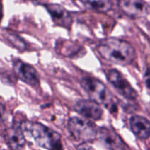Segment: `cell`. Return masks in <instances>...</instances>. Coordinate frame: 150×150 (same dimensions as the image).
Listing matches in <instances>:
<instances>
[{
	"label": "cell",
	"mask_w": 150,
	"mask_h": 150,
	"mask_svg": "<svg viewBox=\"0 0 150 150\" xmlns=\"http://www.w3.org/2000/svg\"><path fill=\"white\" fill-rule=\"evenodd\" d=\"M103 59L119 65H129L136 58V51L130 43L123 40L109 38L102 40L97 46Z\"/></svg>",
	"instance_id": "cell-1"
},
{
	"label": "cell",
	"mask_w": 150,
	"mask_h": 150,
	"mask_svg": "<svg viewBox=\"0 0 150 150\" xmlns=\"http://www.w3.org/2000/svg\"><path fill=\"white\" fill-rule=\"evenodd\" d=\"M23 127L40 147L48 150H63L61 136L55 130L39 122H26Z\"/></svg>",
	"instance_id": "cell-2"
},
{
	"label": "cell",
	"mask_w": 150,
	"mask_h": 150,
	"mask_svg": "<svg viewBox=\"0 0 150 150\" xmlns=\"http://www.w3.org/2000/svg\"><path fill=\"white\" fill-rule=\"evenodd\" d=\"M80 83L91 100L103 105L111 113L117 111L112 94L103 82L95 78L86 77L81 80Z\"/></svg>",
	"instance_id": "cell-3"
},
{
	"label": "cell",
	"mask_w": 150,
	"mask_h": 150,
	"mask_svg": "<svg viewBox=\"0 0 150 150\" xmlns=\"http://www.w3.org/2000/svg\"><path fill=\"white\" fill-rule=\"evenodd\" d=\"M67 127L70 135L79 142H92L98 137V128L89 120L72 117L67 122Z\"/></svg>",
	"instance_id": "cell-4"
},
{
	"label": "cell",
	"mask_w": 150,
	"mask_h": 150,
	"mask_svg": "<svg viewBox=\"0 0 150 150\" xmlns=\"http://www.w3.org/2000/svg\"><path fill=\"white\" fill-rule=\"evenodd\" d=\"M107 79L117 92L125 98L128 100L137 98V92L120 71L116 69L110 70L107 74Z\"/></svg>",
	"instance_id": "cell-5"
},
{
	"label": "cell",
	"mask_w": 150,
	"mask_h": 150,
	"mask_svg": "<svg viewBox=\"0 0 150 150\" xmlns=\"http://www.w3.org/2000/svg\"><path fill=\"white\" fill-rule=\"evenodd\" d=\"M120 10L126 16L140 18L149 16L150 6L144 0H118Z\"/></svg>",
	"instance_id": "cell-6"
},
{
	"label": "cell",
	"mask_w": 150,
	"mask_h": 150,
	"mask_svg": "<svg viewBox=\"0 0 150 150\" xmlns=\"http://www.w3.org/2000/svg\"><path fill=\"white\" fill-rule=\"evenodd\" d=\"M13 70L16 76L24 83L32 87L40 86L39 74L36 69L31 64L20 59H16L13 62Z\"/></svg>",
	"instance_id": "cell-7"
},
{
	"label": "cell",
	"mask_w": 150,
	"mask_h": 150,
	"mask_svg": "<svg viewBox=\"0 0 150 150\" xmlns=\"http://www.w3.org/2000/svg\"><path fill=\"white\" fill-rule=\"evenodd\" d=\"M74 110L84 118L98 121L103 117V111L100 104L92 100H80L74 105Z\"/></svg>",
	"instance_id": "cell-8"
},
{
	"label": "cell",
	"mask_w": 150,
	"mask_h": 150,
	"mask_svg": "<svg viewBox=\"0 0 150 150\" xmlns=\"http://www.w3.org/2000/svg\"><path fill=\"white\" fill-rule=\"evenodd\" d=\"M98 136L109 150H125V144L122 138L113 129L102 127L98 129Z\"/></svg>",
	"instance_id": "cell-9"
},
{
	"label": "cell",
	"mask_w": 150,
	"mask_h": 150,
	"mask_svg": "<svg viewBox=\"0 0 150 150\" xmlns=\"http://www.w3.org/2000/svg\"><path fill=\"white\" fill-rule=\"evenodd\" d=\"M45 7L56 25L67 29L71 27L73 18L64 7L58 4H46Z\"/></svg>",
	"instance_id": "cell-10"
},
{
	"label": "cell",
	"mask_w": 150,
	"mask_h": 150,
	"mask_svg": "<svg viewBox=\"0 0 150 150\" xmlns=\"http://www.w3.org/2000/svg\"><path fill=\"white\" fill-rule=\"evenodd\" d=\"M132 132L139 139L146 140L150 137V121L139 115L132 116L130 119Z\"/></svg>",
	"instance_id": "cell-11"
},
{
	"label": "cell",
	"mask_w": 150,
	"mask_h": 150,
	"mask_svg": "<svg viewBox=\"0 0 150 150\" xmlns=\"http://www.w3.org/2000/svg\"><path fill=\"white\" fill-rule=\"evenodd\" d=\"M4 138L8 146L13 150L22 149L26 143L23 129L17 125L10 127L5 132Z\"/></svg>",
	"instance_id": "cell-12"
},
{
	"label": "cell",
	"mask_w": 150,
	"mask_h": 150,
	"mask_svg": "<svg viewBox=\"0 0 150 150\" xmlns=\"http://www.w3.org/2000/svg\"><path fill=\"white\" fill-rule=\"evenodd\" d=\"M83 1L89 7L99 13H107L113 7L111 0H83Z\"/></svg>",
	"instance_id": "cell-13"
},
{
	"label": "cell",
	"mask_w": 150,
	"mask_h": 150,
	"mask_svg": "<svg viewBox=\"0 0 150 150\" xmlns=\"http://www.w3.org/2000/svg\"><path fill=\"white\" fill-rule=\"evenodd\" d=\"M145 83L148 89L150 90V69L147 70V72L145 74Z\"/></svg>",
	"instance_id": "cell-14"
},
{
	"label": "cell",
	"mask_w": 150,
	"mask_h": 150,
	"mask_svg": "<svg viewBox=\"0 0 150 150\" xmlns=\"http://www.w3.org/2000/svg\"><path fill=\"white\" fill-rule=\"evenodd\" d=\"M4 112H5V108L2 104H0V120H1V118L4 117Z\"/></svg>",
	"instance_id": "cell-15"
},
{
	"label": "cell",
	"mask_w": 150,
	"mask_h": 150,
	"mask_svg": "<svg viewBox=\"0 0 150 150\" xmlns=\"http://www.w3.org/2000/svg\"><path fill=\"white\" fill-rule=\"evenodd\" d=\"M3 16V13H2V8H1V5H0V22H1V19H2Z\"/></svg>",
	"instance_id": "cell-16"
},
{
	"label": "cell",
	"mask_w": 150,
	"mask_h": 150,
	"mask_svg": "<svg viewBox=\"0 0 150 150\" xmlns=\"http://www.w3.org/2000/svg\"><path fill=\"white\" fill-rule=\"evenodd\" d=\"M149 16H150V12H149Z\"/></svg>",
	"instance_id": "cell-17"
}]
</instances>
